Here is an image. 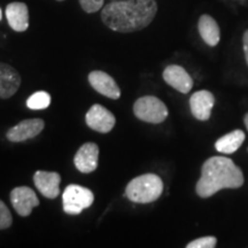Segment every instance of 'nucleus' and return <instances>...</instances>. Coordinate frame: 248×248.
<instances>
[{
  "instance_id": "1",
  "label": "nucleus",
  "mask_w": 248,
  "mask_h": 248,
  "mask_svg": "<svg viewBox=\"0 0 248 248\" xmlns=\"http://www.w3.org/2000/svg\"><path fill=\"white\" fill-rule=\"evenodd\" d=\"M156 12L155 0L113 1L102 9L101 20L111 30L129 33L150 26Z\"/></svg>"
},
{
  "instance_id": "2",
  "label": "nucleus",
  "mask_w": 248,
  "mask_h": 248,
  "mask_svg": "<svg viewBox=\"0 0 248 248\" xmlns=\"http://www.w3.org/2000/svg\"><path fill=\"white\" fill-rule=\"evenodd\" d=\"M243 184L244 175L233 161L213 156L203 163L195 191L201 198H209L223 188H238Z\"/></svg>"
},
{
  "instance_id": "3",
  "label": "nucleus",
  "mask_w": 248,
  "mask_h": 248,
  "mask_svg": "<svg viewBox=\"0 0 248 248\" xmlns=\"http://www.w3.org/2000/svg\"><path fill=\"white\" fill-rule=\"evenodd\" d=\"M163 192V182L155 173H145L133 178L125 188V197L136 203L156 201Z\"/></svg>"
},
{
  "instance_id": "4",
  "label": "nucleus",
  "mask_w": 248,
  "mask_h": 248,
  "mask_svg": "<svg viewBox=\"0 0 248 248\" xmlns=\"http://www.w3.org/2000/svg\"><path fill=\"white\" fill-rule=\"evenodd\" d=\"M133 113L144 122L159 124L168 117V108L159 98L153 95L139 98L133 105Z\"/></svg>"
},
{
  "instance_id": "5",
  "label": "nucleus",
  "mask_w": 248,
  "mask_h": 248,
  "mask_svg": "<svg viewBox=\"0 0 248 248\" xmlns=\"http://www.w3.org/2000/svg\"><path fill=\"white\" fill-rule=\"evenodd\" d=\"M94 201V195L89 188L80 185L70 184L62 194L63 212L69 215H79L83 209L89 208Z\"/></svg>"
},
{
  "instance_id": "6",
  "label": "nucleus",
  "mask_w": 248,
  "mask_h": 248,
  "mask_svg": "<svg viewBox=\"0 0 248 248\" xmlns=\"http://www.w3.org/2000/svg\"><path fill=\"white\" fill-rule=\"evenodd\" d=\"M89 128L100 133H107L113 130L116 120L113 113L101 105H93L85 116Z\"/></svg>"
},
{
  "instance_id": "7",
  "label": "nucleus",
  "mask_w": 248,
  "mask_h": 248,
  "mask_svg": "<svg viewBox=\"0 0 248 248\" xmlns=\"http://www.w3.org/2000/svg\"><path fill=\"white\" fill-rule=\"evenodd\" d=\"M11 202L20 216H29L32 209L39 204L35 191L28 186H18L11 192Z\"/></svg>"
},
{
  "instance_id": "8",
  "label": "nucleus",
  "mask_w": 248,
  "mask_h": 248,
  "mask_svg": "<svg viewBox=\"0 0 248 248\" xmlns=\"http://www.w3.org/2000/svg\"><path fill=\"white\" fill-rule=\"evenodd\" d=\"M45 128V122L40 119L24 120L11 128L6 133V138L11 142H22L38 136Z\"/></svg>"
},
{
  "instance_id": "9",
  "label": "nucleus",
  "mask_w": 248,
  "mask_h": 248,
  "mask_svg": "<svg viewBox=\"0 0 248 248\" xmlns=\"http://www.w3.org/2000/svg\"><path fill=\"white\" fill-rule=\"evenodd\" d=\"M89 83L98 93L109 99H119L121 90L113 77L101 70H94L89 74Z\"/></svg>"
},
{
  "instance_id": "10",
  "label": "nucleus",
  "mask_w": 248,
  "mask_h": 248,
  "mask_svg": "<svg viewBox=\"0 0 248 248\" xmlns=\"http://www.w3.org/2000/svg\"><path fill=\"white\" fill-rule=\"evenodd\" d=\"M99 147L94 142H85L79 147L74 157V163L77 170L83 173L93 172L98 168Z\"/></svg>"
},
{
  "instance_id": "11",
  "label": "nucleus",
  "mask_w": 248,
  "mask_h": 248,
  "mask_svg": "<svg viewBox=\"0 0 248 248\" xmlns=\"http://www.w3.org/2000/svg\"><path fill=\"white\" fill-rule=\"evenodd\" d=\"M33 183L40 193L47 199H55L60 194L61 176L58 172L38 170L33 175Z\"/></svg>"
},
{
  "instance_id": "12",
  "label": "nucleus",
  "mask_w": 248,
  "mask_h": 248,
  "mask_svg": "<svg viewBox=\"0 0 248 248\" xmlns=\"http://www.w3.org/2000/svg\"><path fill=\"white\" fill-rule=\"evenodd\" d=\"M215 104L213 93L207 90H201L192 94L190 98V108L197 120L207 121L212 115V109Z\"/></svg>"
},
{
  "instance_id": "13",
  "label": "nucleus",
  "mask_w": 248,
  "mask_h": 248,
  "mask_svg": "<svg viewBox=\"0 0 248 248\" xmlns=\"http://www.w3.org/2000/svg\"><path fill=\"white\" fill-rule=\"evenodd\" d=\"M163 79L166 80L167 84L184 94L190 92L193 86V79L188 75L187 71L183 67L176 66V64H171L164 69Z\"/></svg>"
},
{
  "instance_id": "14",
  "label": "nucleus",
  "mask_w": 248,
  "mask_h": 248,
  "mask_svg": "<svg viewBox=\"0 0 248 248\" xmlns=\"http://www.w3.org/2000/svg\"><path fill=\"white\" fill-rule=\"evenodd\" d=\"M21 76L17 70L7 63L0 62V99H9L17 92Z\"/></svg>"
},
{
  "instance_id": "15",
  "label": "nucleus",
  "mask_w": 248,
  "mask_h": 248,
  "mask_svg": "<svg viewBox=\"0 0 248 248\" xmlns=\"http://www.w3.org/2000/svg\"><path fill=\"white\" fill-rule=\"evenodd\" d=\"M9 27L16 32H23L29 28V9L24 2H11L5 11Z\"/></svg>"
},
{
  "instance_id": "16",
  "label": "nucleus",
  "mask_w": 248,
  "mask_h": 248,
  "mask_svg": "<svg viewBox=\"0 0 248 248\" xmlns=\"http://www.w3.org/2000/svg\"><path fill=\"white\" fill-rule=\"evenodd\" d=\"M198 29L203 42L209 46H216L221 39L218 24L210 15L204 14L199 18Z\"/></svg>"
},
{
  "instance_id": "17",
  "label": "nucleus",
  "mask_w": 248,
  "mask_h": 248,
  "mask_svg": "<svg viewBox=\"0 0 248 248\" xmlns=\"http://www.w3.org/2000/svg\"><path fill=\"white\" fill-rule=\"evenodd\" d=\"M245 141V133L241 130H234L230 133H226L215 142L216 150L224 154H232L238 151Z\"/></svg>"
},
{
  "instance_id": "18",
  "label": "nucleus",
  "mask_w": 248,
  "mask_h": 248,
  "mask_svg": "<svg viewBox=\"0 0 248 248\" xmlns=\"http://www.w3.org/2000/svg\"><path fill=\"white\" fill-rule=\"evenodd\" d=\"M51 104V95L45 91H38L31 94L27 100V106L30 109H46Z\"/></svg>"
},
{
  "instance_id": "19",
  "label": "nucleus",
  "mask_w": 248,
  "mask_h": 248,
  "mask_svg": "<svg viewBox=\"0 0 248 248\" xmlns=\"http://www.w3.org/2000/svg\"><path fill=\"white\" fill-rule=\"evenodd\" d=\"M13 223V217L2 200H0V230L8 229Z\"/></svg>"
},
{
  "instance_id": "20",
  "label": "nucleus",
  "mask_w": 248,
  "mask_h": 248,
  "mask_svg": "<svg viewBox=\"0 0 248 248\" xmlns=\"http://www.w3.org/2000/svg\"><path fill=\"white\" fill-rule=\"evenodd\" d=\"M217 244L215 237H202L186 245L187 248H214Z\"/></svg>"
},
{
  "instance_id": "21",
  "label": "nucleus",
  "mask_w": 248,
  "mask_h": 248,
  "mask_svg": "<svg viewBox=\"0 0 248 248\" xmlns=\"http://www.w3.org/2000/svg\"><path fill=\"white\" fill-rule=\"evenodd\" d=\"M79 4L86 13H95L99 9H101L104 0H79Z\"/></svg>"
},
{
  "instance_id": "22",
  "label": "nucleus",
  "mask_w": 248,
  "mask_h": 248,
  "mask_svg": "<svg viewBox=\"0 0 248 248\" xmlns=\"http://www.w3.org/2000/svg\"><path fill=\"white\" fill-rule=\"evenodd\" d=\"M244 52H245V58H246V62L248 64V30L244 33Z\"/></svg>"
},
{
  "instance_id": "23",
  "label": "nucleus",
  "mask_w": 248,
  "mask_h": 248,
  "mask_svg": "<svg viewBox=\"0 0 248 248\" xmlns=\"http://www.w3.org/2000/svg\"><path fill=\"white\" fill-rule=\"evenodd\" d=\"M245 125H246V128L248 130V114H246V116H245Z\"/></svg>"
},
{
  "instance_id": "24",
  "label": "nucleus",
  "mask_w": 248,
  "mask_h": 248,
  "mask_svg": "<svg viewBox=\"0 0 248 248\" xmlns=\"http://www.w3.org/2000/svg\"><path fill=\"white\" fill-rule=\"evenodd\" d=\"M2 20V11H1V8H0V21Z\"/></svg>"
},
{
  "instance_id": "25",
  "label": "nucleus",
  "mask_w": 248,
  "mask_h": 248,
  "mask_svg": "<svg viewBox=\"0 0 248 248\" xmlns=\"http://www.w3.org/2000/svg\"><path fill=\"white\" fill-rule=\"evenodd\" d=\"M58 1H63V0H58Z\"/></svg>"
}]
</instances>
